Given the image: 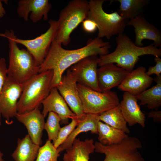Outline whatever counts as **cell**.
<instances>
[{"label": "cell", "instance_id": "1f68e13d", "mask_svg": "<svg viewBox=\"0 0 161 161\" xmlns=\"http://www.w3.org/2000/svg\"><path fill=\"white\" fill-rule=\"evenodd\" d=\"M82 23V27L83 30L87 32L93 33L97 29L96 23L90 19L86 18Z\"/></svg>", "mask_w": 161, "mask_h": 161}, {"label": "cell", "instance_id": "6da1fadb", "mask_svg": "<svg viewBox=\"0 0 161 161\" xmlns=\"http://www.w3.org/2000/svg\"><path fill=\"white\" fill-rule=\"evenodd\" d=\"M111 47L109 42L97 37L89 39L86 45L81 48L67 50L54 39L47 56L39 66V73L53 70L51 89L61 83L64 72L72 66L87 57L108 54Z\"/></svg>", "mask_w": 161, "mask_h": 161}, {"label": "cell", "instance_id": "83f0119b", "mask_svg": "<svg viewBox=\"0 0 161 161\" xmlns=\"http://www.w3.org/2000/svg\"><path fill=\"white\" fill-rule=\"evenodd\" d=\"M60 153L51 141L47 140L43 146L40 147L35 161H58Z\"/></svg>", "mask_w": 161, "mask_h": 161}, {"label": "cell", "instance_id": "d6986e66", "mask_svg": "<svg viewBox=\"0 0 161 161\" xmlns=\"http://www.w3.org/2000/svg\"><path fill=\"white\" fill-rule=\"evenodd\" d=\"M137 101L135 96L125 92L120 104L123 116L130 126L138 123L143 128L145 127L146 118Z\"/></svg>", "mask_w": 161, "mask_h": 161}, {"label": "cell", "instance_id": "9c48e42d", "mask_svg": "<svg viewBox=\"0 0 161 161\" xmlns=\"http://www.w3.org/2000/svg\"><path fill=\"white\" fill-rule=\"evenodd\" d=\"M49 24V26L47 30L34 39H21L16 36L14 38V40L17 44H21L26 48L39 66L43 63L49 52L58 28L57 21L50 19Z\"/></svg>", "mask_w": 161, "mask_h": 161}, {"label": "cell", "instance_id": "d590c367", "mask_svg": "<svg viewBox=\"0 0 161 161\" xmlns=\"http://www.w3.org/2000/svg\"><path fill=\"white\" fill-rule=\"evenodd\" d=\"M0 37H5V35L4 33H0Z\"/></svg>", "mask_w": 161, "mask_h": 161}, {"label": "cell", "instance_id": "f1b7e54d", "mask_svg": "<svg viewBox=\"0 0 161 161\" xmlns=\"http://www.w3.org/2000/svg\"><path fill=\"white\" fill-rule=\"evenodd\" d=\"M70 123L61 128L55 142L53 143L54 147L57 149L67 138L71 132L78 125L79 120L76 117L71 118Z\"/></svg>", "mask_w": 161, "mask_h": 161}, {"label": "cell", "instance_id": "8992f818", "mask_svg": "<svg viewBox=\"0 0 161 161\" xmlns=\"http://www.w3.org/2000/svg\"><path fill=\"white\" fill-rule=\"evenodd\" d=\"M105 0H90L89 11L87 18L94 21L98 30L97 37H105L109 39L112 36L123 33L128 20L121 16L117 11L107 13L103 10V5Z\"/></svg>", "mask_w": 161, "mask_h": 161}, {"label": "cell", "instance_id": "e0dca14e", "mask_svg": "<svg viewBox=\"0 0 161 161\" xmlns=\"http://www.w3.org/2000/svg\"><path fill=\"white\" fill-rule=\"evenodd\" d=\"M153 80L147 74L145 68L140 66L129 73L118 87L120 90L136 96L146 90Z\"/></svg>", "mask_w": 161, "mask_h": 161}, {"label": "cell", "instance_id": "7402d4cb", "mask_svg": "<svg viewBox=\"0 0 161 161\" xmlns=\"http://www.w3.org/2000/svg\"><path fill=\"white\" fill-rule=\"evenodd\" d=\"M17 144L11 155L15 161H35L40 145L34 143L28 134L23 138H18Z\"/></svg>", "mask_w": 161, "mask_h": 161}, {"label": "cell", "instance_id": "ba28073f", "mask_svg": "<svg viewBox=\"0 0 161 161\" xmlns=\"http://www.w3.org/2000/svg\"><path fill=\"white\" fill-rule=\"evenodd\" d=\"M94 145L95 151L105 155L103 161H145L138 151L142 143L134 137H128L116 144L105 145L96 141Z\"/></svg>", "mask_w": 161, "mask_h": 161}, {"label": "cell", "instance_id": "836d02e7", "mask_svg": "<svg viewBox=\"0 0 161 161\" xmlns=\"http://www.w3.org/2000/svg\"><path fill=\"white\" fill-rule=\"evenodd\" d=\"M1 2V1L0 0V18H2L6 14L5 10Z\"/></svg>", "mask_w": 161, "mask_h": 161}, {"label": "cell", "instance_id": "e575fe53", "mask_svg": "<svg viewBox=\"0 0 161 161\" xmlns=\"http://www.w3.org/2000/svg\"><path fill=\"white\" fill-rule=\"evenodd\" d=\"M3 155V153L0 151V161H4V160L2 158Z\"/></svg>", "mask_w": 161, "mask_h": 161}, {"label": "cell", "instance_id": "4316f807", "mask_svg": "<svg viewBox=\"0 0 161 161\" xmlns=\"http://www.w3.org/2000/svg\"><path fill=\"white\" fill-rule=\"evenodd\" d=\"M61 119L59 116L53 112H50L48 114L47 121L45 122L44 129L47 131L48 137V140L55 142L61 129L60 122Z\"/></svg>", "mask_w": 161, "mask_h": 161}, {"label": "cell", "instance_id": "5bb4252c", "mask_svg": "<svg viewBox=\"0 0 161 161\" xmlns=\"http://www.w3.org/2000/svg\"><path fill=\"white\" fill-rule=\"evenodd\" d=\"M17 13L20 18L25 21L30 18L34 23L40 21L42 18L44 21L48 19V14L51 4L48 0H20L18 1Z\"/></svg>", "mask_w": 161, "mask_h": 161}, {"label": "cell", "instance_id": "30bf717a", "mask_svg": "<svg viewBox=\"0 0 161 161\" xmlns=\"http://www.w3.org/2000/svg\"><path fill=\"white\" fill-rule=\"evenodd\" d=\"M22 89V84L7 75L0 93V118L2 116L6 123L18 113L17 103Z\"/></svg>", "mask_w": 161, "mask_h": 161}, {"label": "cell", "instance_id": "ffe728a7", "mask_svg": "<svg viewBox=\"0 0 161 161\" xmlns=\"http://www.w3.org/2000/svg\"><path fill=\"white\" fill-rule=\"evenodd\" d=\"M100 121L99 115L86 114L79 120L77 127L71 132L65 141L57 148L60 153L70 148L77 136L81 133L90 131L92 134H98L97 126Z\"/></svg>", "mask_w": 161, "mask_h": 161}, {"label": "cell", "instance_id": "7a4b0ae2", "mask_svg": "<svg viewBox=\"0 0 161 161\" xmlns=\"http://www.w3.org/2000/svg\"><path fill=\"white\" fill-rule=\"evenodd\" d=\"M115 41L116 47L114 50L99 58V66L115 63L118 66L130 73L134 69L140 56L151 55L160 57L161 56V49L153 44L145 47L137 46L123 33L117 35Z\"/></svg>", "mask_w": 161, "mask_h": 161}, {"label": "cell", "instance_id": "9a60e30c", "mask_svg": "<svg viewBox=\"0 0 161 161\" xmlns=\"http://www.w3.org/2000/svg\"><path fill=\"white\" fill-rule=\"evenodd\" d=\"M129 73L114 64L100 66L97 70V77L100 90L101 92H108L112 88L118 86Z\"/></svg>", "mask_w": 161, "mask_h": 161}, {"label": "cell", "instance_id": "4dcf8cb0", "mask_svg": "<svg viewBox=\"0 0 161 161\" xmlns=\"http://www.w3.org/2000/svg\"><path fill=\"white\" fill-rule=\"evenodd\" d=\"M154 61L156 63L154 66H150L147 71V74L150 76L152 74H155L156 76H161V59L160 57L155 56Z\"/></svg>", "mask_w": 161, "mask_h": 161}, {"label": "cell", "instance_id": "d4e9b609", "mask_svg": "<svg viewBox=\"0 0 161 161\" xmlns=\"http://www.w3.org/2000/svg\"><path fill=\"white\" fill-rule=\"evenodd\" d=\"M120 3L117 11L121 16L129 21L142 14L144 8L149 3L148 0H116Z\"/></svg>", "mask_w": 161, "mask_h": 161}, {"label": "cell", "instance_id": "ac0fdd59", "mask_svg": "<svg viewBox=\"0 0 161 161\" xmlns=\"http://www.w3.org/2000/svg\"><path fill=\"white\" fill-rule=\"evenodd\" d=\"M41 104L43 106L41 113L45 117L49 112H53L59 116L61 121L66 124L69 118L76 116L69 109L56 87L51 88L49 94L43 101Z\"/></svg>", "mask_w": 161, "mask_h": 161}, {"label": "cell", "instance_id": "d6a6232c", "mask_svg": "<svg viewBox=\"0 0 161 161\" xmlns=\"http://www.w3.org/2000/svg\"><path fill=\"white\" fill-rule=\"evenodd\" d=\"M148 117L153 118L154 121L156 122H161V111L157 110H152L148 114Z\"/></svg>", "mask_w": 161, "mask_h": 161}, {"label": "cell", "instance_id": "8fae6325", "mask_svg": "<svg viewBox=\"0 0 161 161\" xmlns=\"http://www.w3.org/2000/svg\"><path fill=\"white\" fill-rule=\"evenodd\" d=\"M99 58L92 56L85 58L70 67L77 83L95 91L101 92L98 86L97 70Z\"/></svg>", "mask_w": 161, "mask_h": 161}, {"label": "cell", "instance_id": "7c38bea8", "mask_svg": "<svg viewBox=\"0 0 161 161\" xmlns=\"http://www.w3.org/2000/svg\"><path fill=\"white\" fill-rule=\"evenodd\" d=\"M76 79L69 69L63 75L61 83L55 87L71 110L80 120L85 115L84 112L77 87Z\"/></svg>", "mask_w": 161, "mask_h": 161}, {"label": "cell", "instance_id": "4fadbf2b", "mask_svg": "<svg viewBox=\"0 0 161 161\" xmlns=\"http://www.w3.org/2000/svg\"><path fill=\"white\" fill-rule=\"evenodd\" d=\"M127 26L134 28L135 39L134 42L137 46L143 47V40L147 39L153 41L156 47H161V31L150 24L142 14L129 20Z\"/></svg>", "mask_w": 161, "mask_h": 161}, {"label": "cell", "instance_id": "603a6c76", "mask_svg": "<svg viewBox=\"0 0 161 161\" xmlns=\"http://www.w3.org/2000/svg\"><path fill=\"white\" fill-rule=\"evenodd\" d=\"M154 80L157 84L135 96L140 101V105H146L149 109L158 110L161 106V76H156Z\"/></svg>", "mask_w": 161, "mask_h": 161}, {"label": "cell", "instance_id": "484cf974", "mask_svg": "<svg viewBox=\"0 0 161 161\" xmlns=\"http://www.w3.org/2000/svg\"><path fill=\"white\" fill-rule=\"evenodd\" d=\"M100 120L110 126L129 133L130 131L127 126L126 121L121 112L119 104L116 106L99 115Z\"/></svg>", "mask_w": 161, "mask_h": 161}, {"label": "cell", "instance_id": "277c9868", "mask_svg": "<svg viewBox=\"0 0 161 161\" xmlns=\"http://www.w3.org/2000/svg\"><path fill=\"white\" fill-rule=\"evenodd\" d=\"M53 75L52 70L39 73L22 84L21 95L17 103V112L21 114L39 108L48 96Z\"/></svg>", "mask_w": 161, "mask_h": 161}, {"label": "cell", "instance_id": "f546056e", "mask_svg": "<svg viewBox=\"0 0 161 161\" xmlns=\"http://www.w3.org/2000/svg\"><path fill=\"white\" fill-rule=\"evenodd\" d=\"M7 69L5 59L0 58V93L7 76Z\"/></svg>", "mask_w": 161, "mask_h": 161}, {"label": "cell", "instance_id": "44dd1931", "mask_svg": "<svg viewBox=\"0 0 161 161\" xmlns=\"http://www.w3.org/2000/svg\"><path fill=\"white\" fill-rule=\"evenodd\" d=\"M95 150L93 139H87L82 141L75 138L72 145L66 150L63 161H89V155Z\"/></svg>", "mask_w": 161, "mask_h": 161}, {"label": "cell", "instance_id": "52a82bcc", "mask_svg": "<svg viewBox=\"0 0 161 161\" xmlns=\"http://www.w3.org/2000/svg\"><path fill=\"white\" fill-rule=\"evenodd\" d=\"M77 87L85 114L100 115L120 103L118 96L114 92H99L78 83Z\"/></svg>", "mask_w": 161, "mask_h": 161}, {"label": "cell", "instance_id": "5b68a950", "mask_svg": "<svg viewBox=\"0 0 161 161\" xmlns=\"http://www.w3.org/2000/svg\"><path fill=\"white\" fill-rule=\"evenodd\" d=\"M89 11L87 1L72 0L69 1L59 14L54 40L62 45H67L71 41V33L87 18Z\"/></svg>", "mask_w": 161, "mask_h": 161}, {"label": "cell", "instance_id": "2e32d148", "mask_svg": "<svg viewBox=\"0 0 161 161\" xmlns=\"http://www.w3.org/2000/svg\"><path fill=\"white\" fill-rule=\"evenodd\" d=\"M15 117L25 126L32 142L40 145L45 122L39 108L23 113H17Z\"/></svg>", "mask_w": 161, "mask_h": 161}, {"label": "cell", "instance_id": "cb8c5ba5", "mask_svg": "<svg viewBox=\"0 0 161 161\" xmlns=\"http://www.w3.org/2000/svg\"><path fill=\"white\" fill-rule=\"evenodd\" d=\"M98 139L101 143L111 145L120 143L129 136L123 131L99 121L98 123Z\"/></svg>", "mask_w": 161, "mask_h": 161}, {"label": "cell", "instance_id": "3957f363", "mask_svg": "<svg viewBox=\"0 0 161 161\" xmlns=\"http://www.w3.org/2000/svg\"><path fill=\"white\" fill-rule=\"evenodd\" d=\"M9 42V65L7 75L22 84L39 73V66L31 54L27 49H20L14 40L13 30H6L4 33Z\"/></svg>", "mask_w": 161, "mask_h": 161}]
</instances>
